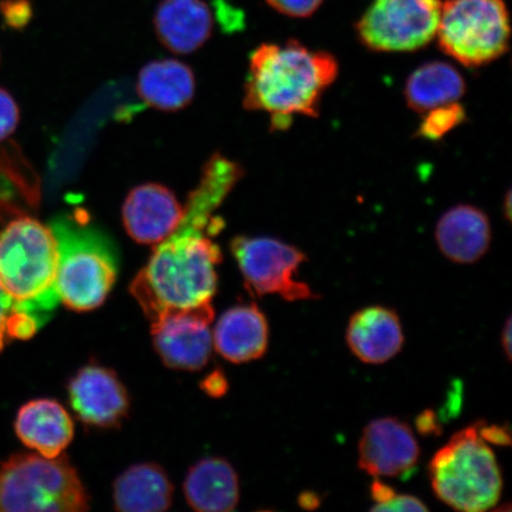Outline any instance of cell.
<instances>
[{
	"instance_id": "5bb4252c",
	"label": "cell",
	"mask_w": 512,
	"mask_h": 512,
	"mask_svg": "<svg viewBox=\"0 0 512 512\" xmlns=\"http://www.w3.org/2000/svg\"><path fill=\"white\" fill-rule=\"evenodd\" d=\"M345 339L358 360L375 366L392 360L405 344L398 313L380 305L355 312L349 320Z\"/></svg>"
},
{
	"instance_id": "7a4b0ae2",
	"label": "cell",
	"mask_w": 512,
	"mask_h": 512,
	"mask_svg": "<svg viewBox=\"0 0 512 512\" xmlns=\"http://www.w3.org/2000/svg\"><path fill=\"white\" fill-rule=\"evenodd\" d=\"M337 76L338 63L325 51L294 40L262 44L249 61L243 105L270 114L273 130H286L293 115L318 117L320 101Z\"/></svg>"
},
{
	"instance_id": "9c48e42d",
	"label": "cell",
	"mask_w": 512,
	"mask_h": 512,
	"mask_svg": "<svg viewBox=\"0 0 512 512\" xmlns=\"http://www.w3.org/2000/svg\"><path fill=\"white\" fill-rule=\"evenodd\" d=\"M441 6V0H375L356 24L358 37L381 53L419 50L437 36Z\"/></svg>"
},
{
	"instance_id": "d4e9b609",
	"label": "cell",
	"mask_w": 512,
	"mask_h": 512,
	"mask_svg": "<svg viewBox=\"0 0 512 512\" xmlns=\"http://www.w3.org/2000/svg\"><path fill=\"white\" fill-rule=\"evenodd\" d=\"M0 15L11 29H24L32 18L31 2L30 0H0Z\"/></svg>"
},
{
	"instance_id": "8fae6325",
	"label": "cell",
	"mask_w": 512,
	"mask_h": 512,
	"mask_svg": "<svg viewBox=\"0 0 512 512\" xmlns=\"http://www.w3.org/2000/svg\"><path fill=\"white\" fill-rule=\"evenodd\" d=\"M420 447L412 428L393 416L370 421L358 444V466L376 478L408 479L416 470Z\"/></svg>"
},
{
	"instance_id": "484cf974",
	"label": "cell",
	"mask_w": 512,
	"mask_h": 512,
	"mask_svg": "<svg viewBox=\"0 0 512 512\" xmlns=\"http://www.w3.org/2000/svg\"><path fill=\"white\" fill-rule=\"evenodd\" d=\"M19 123V108L9 92L0 88V142L16 131Z\"/></svg>"
},
{
	"instance_id": "277c9868",
	"label": "cell",
	"mask_w": 512,
	"mask_h": 512,
	"mask_svg": "<svg viewBox=\"0 0 512 512\" xmlns=\"http://www.w3.org/2000/svg\"><path fill=\"white\" fill-rule=\"evenodd\" d=\"M57 241L56 290L74 311H91L105 302L118 275V254L104 232L78 215L50 224Z\"/></svg>"
},
{
	"instance_id": "30bf717a",
	"label": "cell",
	"mask_w": 512,
	"mask_h": 512,
	"mask_svg": "<svg viewBox=\"0 0 512 512\" xmlns=\"http://www.w3.org/2000/svg\"><path fill=\"white\" fill-rule=\"evenodd\" d=\"M213 320L210 303L166 313L151 323L153 345L166 366L188 371L206 366L213 349Z\"/></svg>"
},
{
	"instance_id": "8992f818",
	"label": "cell",
	"mask_w": 512,
	"mask_h": 512,
	"mask_svg": "<svg viewBox=\"0 0 512 512\" xmlns=\"http://www.w3.org/2000/svg\"><path fill=\"white\" fill-rule=\"evenodd\" d=\"M89 508L67 458L16 454L0 465V512H78Z\"/></svg>"
},
{
	"instance_id": "7402d4cb",
	"label": "cell",
	"mask_w": 512,
	"mask_h": 512,
	"mask_svg": "<svg viewBox=\"0 0 512 512\" xmlns=\"http://www.w3.org/2000/svg\"><path fill=\"white\" fill-rule=\"evenodd\" d=\"M466 83L462 74L446 62H431L409 76L405 96L413 111L427 113L463 98Z\"/></svg>"
},
{
	"instance_id": "7c38bea8",
	"label": "cell",
	"mask_w": 512,
	"mask_h": 512,
	"mask_svg": "<svg viewBox=\"0 0 512 512\" xmlns=\"http://www.w3.org/2000/svg\"><path fill=\"white\" fill-rule=\"evenodd\" d=\"M70 403L87 425L110 428L120 424L130 409L127 390L114 371L82 368L69 383Z\"/></svg>"
},
{
	"instance_id": "4dcf8cb0",
	"label": "cell",
	"mask_w": 512,
	"mask_h": 512,
	"mask_svg": "<svg viewBox=\"0 0 512 512\" xmlns=\"http://www.w3.org/2000/svg\"><path fill=\"white\" fill-rule=\"evenodd\" d=\"M511 317L507 319V322H505L503 331H502V348L504 351V355L507 356V360L511 361V335H512V329H511Z\"/></svg>"
},
{
	"instance_id": "2e32d148",
	"label": "cell",
	"mask_w": 512,
	"mask_h": 512,
	"mask_svg": "<svg viewBox=\"0 0 512 512\" xmlns=\"http://www.w3.org/2000/svg\"><path fill=\"white\" fill-rule=\"evenodd\" d=\"M270 339L267 319L258 305H239L220 318L213 334L217 351L233 363L259 360Z\"/></svg>"
},
{
	"instance_id": "4fadbf2b",
	"label": "cell",
	"mask_w": 512,
	"mask_h": 512,
	"mask_svg": "<svg viewBox=\"0 0 512 512\" xmlns=\"http://www.w3.org/2000/svg\"><path fill=\"white\" fill-rule=\"evenodd\" d=\"M183 209L176 196L164 185H139L128 194L124 203L126 232L143 245H158L178 227Z\"/></svg>"
},
{
	"instance_id": "9a60e30c",
	"label": "cell",
	"mask_w": 512,
	"mask_h": 512,
	"mask_svg": "<svg viewBox=\"0 0 512 512\" xmlns=\"http://www.w3.org/2000/svg\"><path fill=\"white\" fill-rule=\"evenodd\" d=\"M153 25L165 48L187 55L209 40L214 18L203 0H163L158 5Z\"/></svg>"
},
{
	"instance_id": "83f0119b",
	"label": "cell",
	"mask_w": 512,
	"mask_h": 512,
	"mask_svg": "<svg viewBox=\"0 0 512 512\" xmlns=\"http://www.w3.org/2000/svg\"><path fill=\"white\" fill-rule=\"evenodd\" d=\"M428 508L418 497L412 495H400L398 492L388 499L386 503L379 505L373 511H427Z\"/></svg>"
},
{
	"instance_id": "d6a6232c",
	"label": "cell",
	"mask_w": 512,
	"mask_h": 512,
	"mask_svg": "<svg viewBox=\"0 0 512 512\" xmlns=\"http://www.w3.org/2000/svg\"><path fill=\"white\" fill-rule=\"evenodd\" d=\"M510 202H511V198H510V192H509V194L507 196V214H508V217H510V210H511Z\"/></svg>"
},
{
	"instance_id": "1f68e13d",
	"label": "cell",
	"mask_w": 512,
	"mask_h": 512,
	"mask_svg": "<svg viewBox=\"0 0 512 512\" xmlns=\"http://www.w3.org/2000/svg\"><path fill=\"white\" fill-rule=\"evenodd\" d=\"M300 507L312 510L319 507L320 499L316 494H312V492H304L302 496L299 497Z\"/></svg>"
},
{
	"instance_id": "603a6c76",
	"label": "cell",
	"mask_w": 512,
	"mask_h": 512,
	"mask_svg": "<svg viewBox=\"0 0 512 512\" xmlns=\"http://www.w3.org/2000/svg\"><path fill=\"white\" fill-rule=\"evenodd\" d=\"M40 328L34 318L17 311L14 299L0 283V351L8 339L27 341Z\"/></svg>"
},
{
	"instance_id": "5b68a950",
	"label": "cell",
	"mask_w": 512,
	"mask_h": 512,
	"mask_svg": "<svg viewBox=\"0 0 512 512\" xmlns=\"http://www.w3.org/2000/svg\"><path fill=\"white\" fill-rule=\"evenodd\" d=\"M432 489L454 510L482 512L501 499L503 478L494 451L480 437L478 422L457 432L428 465Z\"/></svg>"
},
{
	"instance_id": "ba28073f",
	"label": "cell",
	"mask_w": 512,
	"mask_h": 512,
	"mask_svg": "<svg viewBox=\"0 0 512 512\" xmlns=\"http://www.w3.org/2000/svg\"><path fill=\"white\" fill-rule=\"evenodd\" d=\"M230 248L247 290L255 296L277 294L290 303L320 298L309 284L297 279L299 267L307 260L297 247L273 238L236 236Z\"/></svg>"
},
{
	"instance_id": "52a82bcc",
	"label": "cell",
	"mask_w": 512,
	"mask_h": 512,
	"mask_svg": "<svg viewBox=\"0 0 512 512\" xmlns=\"http://www.w3.org/2000/svg\"><path fill=\"white\" fill-rule=\"evenodd\" d=\"M437 36L440 49L463 66H485L509 49L507 6L504 0H447Z\"/></svg>"
},
{
	"instance_id": "3957f363",
	"label": "cell",
	"mask_w": 512,
	"mask_h": 512,
	"mask_svg": "<svg viewBox=\"0 0 512 512\" xmlns=\"http://www.w3.org/2000/svg\"><path fill=\"white\" fill-rule=\"evenodd\" d=\"M57 241L53 230L31 217L0 230V283L16 309L42 326L59 305Z\"/></svg>"
},
{
	"instance_id": "ffe728a7",
	"label": "cell",
	"mask_w": 512,
	"mask_h": 512,
	"mask_svg": "<svg viewBox=\"0 0 512 512\" xmlns=\"http://www.w3.org/2000/svg\"><path fill=\"white\" fill-rule=\"evenodd\" d=\"M195 75L177 60L153 61L140 70L137 91L144 104L164 112L187 107L195 95Z\"/></svg>"
},
{
	"instance_id": "6da1fadb",
	"label": "cell",
	"mask_w": 512,
	"mask_h": 512,
	"mask_svg": "<svg viewBox=\"0 0 512 512\" xmlns=\"http://www.w3.org/2000/svg\"><path fill=\"white\" fill-rule=\"evenodd\" d=\"M242 176L239 164L215 155L191 191L182 220L159 242L131 285V293L150 322L166 313L210 304L217 287L216 266L222 260L213 240L223 227L216 210Z\"/></svg>"
},
{
	"instance_id": "f1b7e54d",
	"label": "cell",
	"mask_w": 512,
	"mask_h": 512,
	"mask_svg": "<svg viewBox=\"0 0 512 512\" xmlns=\"http://www.w3.org/2000/svg\"><path fill=\"white\" fill-rule=\"evenodd\" d=\"M478 431L489 445L510 446L511 435L508 426L488 425L485 421H478Z\"/></svg>"
},
{
	"instance_id": "f546056e",
	"label": "cell",
	"mask_w": 512,
	"mask_h": 512,
	"mask_svg": "<svg viewBox=\"0 0 512 512\" xmlns=\"http://www.w3.org/2000/svg\"><path fill=\"white\" fill-rule=\"evenodd\" d=\"M416 424H418L421 433L431 434L438 432L437 419H435V414L432 411L422 413Z\"/></svg>"
},
{
	"instance_id": "d6986e66",
	"label": "cell",
	"mask_w": 512,
	"mask_h": 512,
	"mask_svg": "<svg viewBox=\"0 0 512 512\" xmlns=\"http://www.w3.org/2000/svg\"><path fill=\"white\" fill-rule=\"evenodd\" d=\"M184 492L190 507L197 511H232L239 503V478L226 460L203 459L191 467Z\"/></svg>"
},
{
	"instance_id": "cb8c5ba5",
	"label": "cell",
	"mask_w": 512,
	"mask_h": 512,
	"mask_svg": "<svg viewBox=\"0 0 512 512\" xmlns=\"http://www.w3.org/2000/svg\"><path fill=\"white\" fill-rule=\"evenodd\" d=\"M425 114L424 121L418 130V136L428 140L443 138L446 133L463 124L466 119L464 107L460 106L458 102L434 108Z\"/></svg>"
},
{
	"instance_id": "44dd1931",
	"label": "cell",
	"mask_w": 512,
	"mask_h": 512,
	"mask_svg": "<svg viewBox=\"0 0 512 512\" xmlns=\"http://www.w3.org/2000/svg\"><path fill=\"white\" fill-rule=\"evenodd\" d=\"M174 486L157 464H138L114 483L115 508L125 512H160L170 508Z\"/></svg>"
},
{
	"instance_id": "e0dca14e",
	"label": "cell",
	"mask_w": 512,
	"mask_h": 512,
	"mask_svg": "<svg viewBox=\"0 0 512 512\" xmlns=\"http://www.w3.org/2000/svg\"><path fill=\"white\" fill-rule=\"evenodd\" d=\"M24 445L47 458L60 457L74 437V425L59 402L32 400L19 409L15 422Z\"/></svg>"
},
{
	"instance_id": "4316f807",
	"label": "cell",
	"mask_w": 512,
	"mask_h": 512,
	"mask_svg": "<svg viewBox=\"0 0 512 512\" xmlns=\"http://www.w3.org/2000/svg\"><path fill=\"white\" fill-rule=\"evenodd\" d=\"M266 2L280 14L305 18L315 14L323 0H266Z\"/></svg>"
},
{
	"instance_id": "ac0fdd59",
	"label": "cell",
	"mask_w": 512,
	"mask_h": 512,
	"mask_svg": "<svg viewBox=\"0 0 512 512\" xmlns=\"http://www.w3.org/2000/svg\"><path fill=\"white\" fill-rule=\"evenodd\" d=\"M435 238L447 259L460 265L475 264L490 248L488 216L467 204L454 207L441 216Z\"/></svg>"
}]
</instances>
